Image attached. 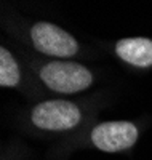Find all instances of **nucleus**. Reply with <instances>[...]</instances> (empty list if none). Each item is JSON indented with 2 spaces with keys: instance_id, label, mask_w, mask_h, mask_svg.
Here are the masks:
<instances>
[{
  "instance_id": "f257e3e1",
  "label": "nucleus",
  "mask_w": 152,
  "mask_h": 160,
  "mask_svg": "<svg viewBox=\"0 0 152 160\" xmlns=\"http://www.w3.org/2000/svg\"><path fill=\"white\" fill-rule=\"evenodd\" d=\"M40 78L50 90L66 95L85 90L93 82V75L87 68L67 61L48 62L40 72Z\"/></svg>"
},
{
  "instance_id": "423d86ee",
  "label": "nucleus",
  "mask_w": 152,
  "mask_h": 160,
  "mask_svg": "<svg viewBox=\"0 0 152 160\" xmlns=\"http://www.w3.org/2000/svg\"><path fill=\"white\" fill-rule=\"evenodd\" d=\"M19 82V69L7 48H0V85L15 87Z\"/></svg>"
},
{
  "instance_id": "20e7f679",
  "label": "nucleus",
  "mask_w": 152,
  "mask_h": 160,
  "mask_svg": "<svg viewBox=\"0 0 152 160\" xmlns=\"http://www.w3.org/2000/svg\"><path fill=\"white\" fill-rule=\"evenodd\" d=\"M138 139V128L131 122H104L94 127L91 141L99 151L119 152L130 149Z\"/></svg>"
},
{
  "instance_id": "7ed1b4c3",
  "label": "nucleus",
  "mask_w": 152,
  "mask_h": 160,
  "mask_svg": "<svg viewBox=\"0 0 152 160\" xmlns=\"http://www.w3.org/2000/svg\"><path fill=\"white\" fill-rule=\"evenodd\" d=\"M31 37L34 47L50 56L71 58L79 50L75 38L51 22H37L31 31Z\"/></svg>"
},
{
  "instance_id": "f03ea898",
  "label": "nucleus",
  "mask_w": 152,
  "mask_h": 160,
  "mask_svg": "<svg viewBox=\"0 0 152 160\" xmlns=\"http://www.w3.org/2000/svg\"><path fill=\"white\" fill-rule=\"evenodd\" d=\"M32 122L42 130L64 131L74 128L80 122V111L71 101L51 99L35 106L32 111Z\"/></svg>"
},
{
  "instance_id": "39448f33",
  "label": "nucleus",
  "mask_w": 152,
  "mask_h": 160,
  "mask_svg": "<svg viewBox=\"0 0 152 160\" xmlns=\"http://www.w3.org/2000/svg\"><path fill=\"white\" fill-rule=\"evenodd\" d=\"M117 55L131 66L149 68L152 66V40L143 37L122 38L115 45Z\"/></svg>"
}]
</instances>
